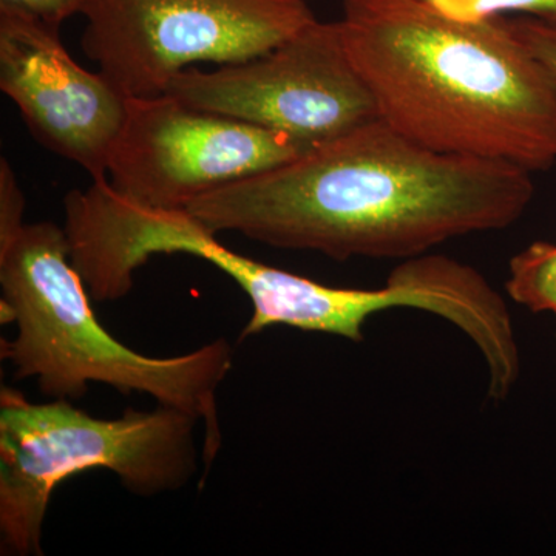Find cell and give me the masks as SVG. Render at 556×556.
Wrapping results in <instances>:
<instances>
[{"mask_svg": "<svg viewBox=\"0 0 556 556\" xmlns=\"http://www.w3.org/2000/svg\"><path fill=\"white\" fill-rule=\"evenodd\" d=\"M533 195L525 167L437 152L378 119L214 190L188 211L217 233L273 248L338 262L407 260L457 237L507 229Z\"/></svg>", "mask_w": 556, "mask_h": 556, "instance_id": "6da1fadb", "label": "cell"}, {"mask_svg": "<svg viewBox=\"0 0 556 556\" xmlns=\"http://www.w3.org/2000/svg\"><path fill=\"white\" fill-rule=\"evenodd\" d=\"M351 61L391 129L453 155L556 164V78L506 16L453 20L426 0H343Z\"/></svg>", "mask_w": 556, "mask_h": 556, "instance_id": "7a4b0ae2", "label": "cell"}, {"mask_svg": "<svg viewBox=\"0 0 556 556\" xmlns=\"http://www.w3.org/2000/svg\"><path fill=\"white\" fill-rule=\"evenodd\" d=\"M0 320L16 325L0 356L14 378L35 379L40 393L76 401L89 383L123 394H148L204 426L206 471L222 448L218 390L233 365V348L212 340L181 356L152 357L102 327L86 283L70 258L64 228L42 222L0 239Z\"/></svg>", "mask_w": 556, "mask_h": 556, "instance_id": "3957f363", "label": "cell"}, {"mask_svg": "<svg viewBox=\"0 0 556 556\" xmlns=\"http://www.w3.org/2000/svg\"><path fill=\"white\" fill-rule=\"evenodd\" d=\"M160 405L100 419L54 399L33 404L0 391V554L40 556L51 495L62 482L108 468L130 493L152 497L185 489L199 473L197 426Z\"/></svg>", "mask_w": 556, "mask_h": 556, "instance_id": "277c9868", "label": "cell"}, {"mask_svg": "<svg viewBox=\"0 0 556 556\" xmlns=\"http://www.w3.org/2000/svg\"><path fill=\"white\" fill-rule=\"evenodd\" d=\"M80 46L126 98L166 93L182 70L236 64L317 20L305 0H89Z\"/></svg>", "mask_w": 556, "mask_h": 556, "instance_id": "5b68a950", "label": "cell"}, {"mask_svg": "<svg viewBox=\"0 0 556 556\" xmlns=\"http://www.w3.org/2000/svg\"><path fill=\"white\" fill-rule=\"evenodd\" d=\"M166 93L192 108L289 135L308 148L380 119L339 22H311L252 60L182 70Z\"/></svg>", "mask_w": 556, "mask_h": 556, "instance_id": "8992f818", "label": "cell"}, {"mask_svg": "<svg viewBox=\"0 0 556 556\" xmlns=\"http://www.w3.org/2000/svg\"><path fill=\"white\" fill-rule=\"evenodd\" d=\"M64 211L70 258L94 302L126 298L135 273L155 255L188 254L206 260L247 292L252 316L240 340L287 327L300 276L237 254L186 208L146 206L101 178L68 192Z\"/></svg>", "mask_w": 556, "mask_h": 556, "instance_id": "52a82bcc", "label": "cell"}, {"mask_svg": "<svg viewBox=\"0 0 556 556\" xmlns=\"http://www.w3.org/2000/svg\"><path fill=\"white\" fill-rule=\"evenodd\" d=\"M309 149L289 135L192 108L169 93L127 98L108 178L137 203L188 211L201 197Z\"/></svg>", "mask_w": 556, "mask_h": 556, "instance_id": "ba28073f", "label": "cell"}, {"mask_svg": "<svg viewBox=\"0 0 556 556\" xmlns=\"http://www.w3.org/2000/svg\"><path fill=\"white\" fill-rule=\"evenodd\" d=\"M0 89L40 144L91 178H108L127 98L101 72L73 60L62 46L60 28L0 9Z\"/></svg>", "mask_w": 556, "mask_h": 556, "instance_id": "9c48e42d", "label": "cell"}, {"mask_svg": "<svg viewBox=\"0 0 556 556\" xmlns=\"http://www.w3.org/2000/svg\"><path fill=\"white\" fill-rule=\"evenodd\" d=\"M506 292L522 308L556 317V244L535 241L514 255Z\"/></svg>", "mask_w": 556, "mask_h": 556, "instance_id": "30bf717a", "label": "cell"}, {"mask_svg": "<svg viewBox=\"0 0 556 556\" xmlns=\"http://www.w3.org/2000/svg\"><path fill=\"white\" fill-rule=\"evenodd\" d=\"M445 16L475 22L519 13L522 16L556 20V0H426Z\"/></svg>", "mask_w": 556, "mask_h": 556, "instance_id": "8fae6325", "label": "cell"}, {"mask_svg": "<svg viewBox=\"0 0 556 556\" xmlns=\"http://www.w3.org/2000/svg\"><path fill=\"white\" fill-rule=\"evenodd\" d=\"M510 24L519 39L556 78V20L519 16L510 20Z\"/></svg>", "mask_w": 556, "mask_h": 556, "instance_id": "7c38bea8", "label": "cell"}, {"mask_svg": "<svg viewBox=\"0 0 556 556\" xmlns=\"http://www.w3.org/2000/svg\"><path fill=\"white\" fill-rule=\"evenodd\" d=\"M25 199L16 174L7 160L0 161V239L24 226Z\"/></svg>", "mask_w": 556, "mask_h": 556, "instance_id": "4fadbf2b", "label": "cell"}, {"mask_svg": "<svg viewBox=\"0 0 556 556\" xmlns=\"http://www.w3.org/2000/svg\"><path fill=\"white\" fill-rule=\"evenodd\" d=\"M89 0H0V9L21 11L60 28L62 22L83 14Z\"/></svg>", "mask_w": 556, "mask_h": 556, "instance_id": "5bb4252c", "label": "cell"}, {"mask_svg": "<svg viewBox=\"0 0 556 556\" xmlns=\"http://www.w3.org/2000/svg\"><path fill=\"white\" fill-rule=\"evenodd\" d=\"M556 318V317H555ZM555 339H556V332H555Z\"/></svg>", "mask_w": 556, "mask_h": 556, "instance_id": "9a60e30c", "label": "cell"}]
</instances>
